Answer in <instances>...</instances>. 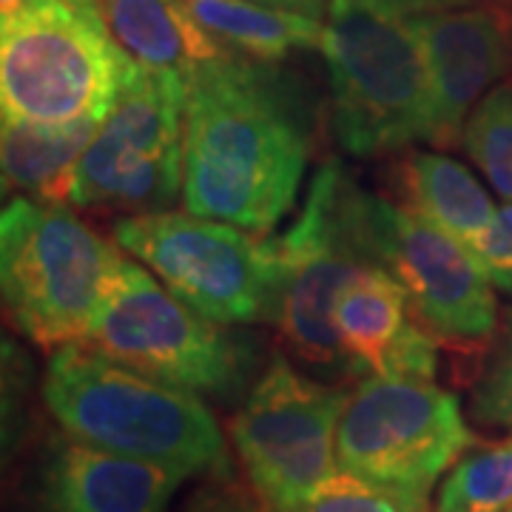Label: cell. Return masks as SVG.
<instances>
[{"instance_id": "6da1fadb", "label": "cell", "mask_w": 512, "mask_h": 512, "mask_svg": "<svg viewBox=\"0 0 512 512\" xmlns=\"http://www.w3.org/2000/svg\"><path fill=\"white\" fill-rule=\"evenodd\" d=\"M311 140L305 89L274 60L225 52L202 63L185 92V211L271 234L299 194Z\"/></svg>"}, {"instance_id": "7a4b0ae2", "label": "cell", "mask_w": 512, "mask_h": 512, "mask_svg": "<svg viewBox=\"0 0 512 512\" xmlns=\"http://www.w3.org/2000/svg\"><path fill=\"white\" fill-rule=\"evenodd\" d=\"M43 402L63 433L94 447L188 478L228 473L220 424L197 393L148 379L83 342L63 345L49 359Z\"/></svg>"}, {"instance_id": "3957f363", "label": "cell", "mask_w": 512, "mask_h": 512, "mask_svg": "<svg viewBox=\"0 0 512 512\" xmlns=\"http://www.w3.org/2000/svg\"><path fill=\"white\" fill-rule=\"evenodd\" d=\"M322 55L330 120L356 157L433 143V83L413 18L387 0H330Z\"/></svg>"}, {"instance_id": "277c9868", "label": "cell", "mask_w": 512, "mask_h": 512, "mask_svg": "<svg viewBox=\"0 0 512 512\" xmlns=\"http://www.w3.org/2000/svg\"><path fill=\"white\" fill-rule=\"evenodd\" d=\"M137 72L103 0H29L0 26L3 117L37 126L100 120Z\"/></svg>"}, {"instance_id": "5b68a950", "label": "cell", "mask_w": 512, "mask_h": 512, "mask_svg": "<svg viewBox=\"0 0 512 512\" xmlns=\"http://www.w3.org/2000/svg\"><path fill=\"white\" fill-rule=\"evenodd\" d=\"M120 254L63 202L18 197L0 217V285L12 325L43 348L83 342Z\"/></svg>"}, {"instance_id": "8992f818", "label": "cell", "mask_w": 512, "mask_h": 512, "mask_svg": "<svg viewBox=\"0 0 512 512\" xmlns=\"http://www.w3.org/2000/svg\"><path fill=\"white\" fill-rule=\"evenodd\" d=\"M365 205L367 191L342 165L325 163L313 174L299 217L276 237L282 256L276 328L302 365L325 376H356L333 325V305L362 268L376 265Z\"/></svg>"}, {"instance_id": "52a82bcc", "label": "cell", "mask_w": 512, "mask_h": 512, "mask_svg": "<svg viewBox=\"0 0 512 512\" xmlns=\"http://www.w3.org/2000/svg\"><path fill=\"white\" fill-rule=\"evenodd\" d=\"M217 325L120 256L83 345L148 379L228 399L248 382L254 350Z\"/></svg>"}, {"instance_id": "ba28073f", "label": "cell", "mask_w": 512, "mask_h": 512, "mask_svg": "<svg viewBox=\"0 0 512 512\" xmlns=\"http://www.w3.org/2000/svg\"><path fill=\"white\" fill-rule=\"evenodd\" d=\"M114 239L202 316L220 325L274 322L282 285L276 239L177 211L126 217Z\"/></svg>"}, {"instance_id": "9c48e42d", "label": "cell", "mask_w": 512, "mask_h": 512, "mask_svg": "<svg viewBox=\"0 0 512 512\" xmlns=\"http://www.w3.org/2000/svg\"><path fill=\"white\" fill-rule=\"evenodd\" d=\"M470 447L461 404L433 379L367 376L339 421L336 464L350 476L430 498Z\"/></svg>"}, {"instance_id": "30bf717a", "label": "cell", "mask_w": 512, "mask_h": 512, "mask_svg": "<svg viewBox=\"0 0 512 512\" xmlns=\"http://www.w3.org/2000/svg\"><path fill=\"white\" fill-rule=\"evenodd\" d=\"M188 80L137 63L74 168L69 202L83 208L168 211L183 194Z\"/></svg>"}, {"instance_id": "8fae6325", "label": "cell", "mask_w": 512, "mask_h": 512, "mask_svg": "<svg viewBox=\"0 0 512 512\" xmlns=\"http://www.w3.org/2000/svg\"><path fill=\"white\" fill-rule=\"evenodd\" d=\"M350 402L345 384L302 376L274 359L231 421L245 476L279 512H296L336 464V433Z\"/></svg>"}, {"instance_id": "7c38bea8", "label": "cell", "mask_w": 512, "mask_h": 512, "mask_svg": "<svg viewBox=\"0 0 512 512\" xmlns=\"http://www.w3.org/2000/svg\"><path fill=\"white\" fill-rule=\"evenodd\" d=\"M365 214L376 265L402 282L421 328L447 345L484 342L495 330V293L467 242L373 194Z\"/></svg>"}, {"instance_id": "4fadbf2b", "label": "cell", "mask_w": 512, "mask_h": 512, "mask_svg": "<svg viewBox=\"0 0 512 512\" xmlns=\"http://www.w3.org/2000/svg\"><path fill=\"white\" fill-rule=\"evenodd\" d=\"M433 83V143L453 146L464 120L512 66L507 18L490 6H453L413 15Z\"/></svg>"}, {"instance_id": "5bb4252c", "label": "cell", "mask_w": 512, "mask_h": 512, "mask_svg": "<svg viewBox=\"0 0 512 512\" xmlns=\"http://www.w3.org/2000/svg\"><path fill=\"white\" fill-rule=\"evenodd\" d=\"M183 473L120 456L63 433L46 444L37 470L40 512H165Z\"/></svg>"}, {"instance_id": "9a60e30c", "label": "cell", "mask_w": 512, "mask_h": 512, "mask_svg": "<svg viewBox=\"0 0 512 512\" xmlns=\"http://www.w3.org/2000/svg\"><path fill=\"white\" fill-rule=\"evenodd\" d=\"M333 325L356 376H436L439 339L421 328L402 282L382 265H367L342 288Z\"/></svg>"}, {"instance_id": "2e32d148", "label": "cell", "mask_w": 512, "mask_h": 512, "mask_svg": "<svg viewBox=\"0 0 512 512\" xmlns=\"http://www.w3.org/2000/svg\"><path fill=\"white\" fill-rule=\"evenodd\" d=\"M111 32L140 66L191 77L228 49L202 29L185 0H103Z\"/></svg>"}, {"instance_id": "e0dca14e", "label": "cell", "mask_w": 512, "mask_h": 512, "mask_svg": "<svg viewBox=\"0 0 512 512\" xmlns=\"http://www.w3.org/2000/svg\"><path fill=\"white\" fill-rule=\"evenodd\" d=\"M100 120L72 126H37L18 117H3V188L26 191L35 200H69L74 168Z\"/></svg>"}, {"instance_id": "ac0fdd59", "label": "cell", "mask_w": 512, "mask_h": 512, "mask_svg": "<svg viewBox=\"0 0 512 512\" xmlns=\"http://www.w3.org/2000/svg\"><path fill=\"white\" fill-rule=\"evenodd\" d=\"M399 191L410 211L436 222L467 245L481 237L498 214L476 177L444 154H410L399 171Z\"/></svg>"}, {"instance_id": "d6986e66", "label": "cell", "mask_w": 512, "mask_h": 512, "mask_svg": "<svg viewBox=\"0 0 512 512\" xmlns=\"http://www.w3.org/2000/svg\"><path fill=\"white\" fill-rule=\"evenodd\" d=\"M188 12L220 46L256 60H282L291 52L322 49L325 23L271 9L254 0H185Z\"/></svg>"}, {"instance_id": "ffe728a7", "label": "cell", "mask_w": 512, "mask_h": 512, "mask_svg": "<svg viewBox=\"0 0 512 512\" xmlns=\"http://www.w3.org/2000/svg\"><path fill=\"white\" fill-rule=\"evenodd\" d=\"M512 441L461 456L450 467L433 512H510Z\"/></svg>"}, {"instance_id": "44dd1931", "label": "cell", "mask_w": 512, "mask_h": 512, "mask_svg": "<svg viewBox=\"0 0 512 512\" xmlns=\"http://www.w3.org/2000/svg\"><path fill=\"white\" fill-rule=\"evenodd\" d=\"M461 143L495 191L512 202V83H501L478 100Z\"/></svg>"}, {"instance_id": "7402d4cb", "label": "cell", "mask_w": 512, "mask_h": 512, "mask_svg": "<svg viewBox=\"0 0 512 512\" xmlns=\"http://www.w3.org/2000/svg\"><path fill=\"white\" fill-rule=\"evenodd\" d=\"M427 495L404 493L336 470L296 512H427Z\"/></svg>"}, {"instance_id": "603a6c76", "label": "cell", "mask_w": 512, "mask_h": 512, "mask_svg": "<svg viewBox=\"0 0 512 512\" xmlns=\"http://www.w3.org/2000/svg\"><path fill=\"white\" fill-rule=\"evenodd\" d=\"M470 416L484 427L512 424V311L470 399Z\"/></svg>"}, {"instance_id": "cb8c5ba5", "label": "cell", "mask_w": 512, "mask_h": 512, "mask_svg": "<svg viewBox=\"0 0 512 512\" xmlns=\"http://www.w3.org/2000/svg\"><path fill=\"white\" fill-rule=\"evenodd\" d=\"M493 288L512 296V202L498 208L490 228L467 245Z\"/></svg>"}, {"instance_id": "d4e9b609", "label": "cell", "mask_w": 512, "mask_h": 512, "mask_svg": "<svg viewBox=\"0 0 512 512\" xmlns=\"http://www.w3.org/2000/svg\"><path fill=\"white\" fill-rule=\"evenodd\" d=\"M185 512H279L271 507L262 495L242 490L239 484H234L231 478L214 476V481H208L200 493L188 501Z\"/></svg>"}, {"instance_id": "484cf974", "label": "cell", "mask_w": 512, "mask_h": 512, "mask_svg": "<svg viewBox=\"0 0 512 512\" xmlns=\"http://www.w3.org/2000/svg\"><path fill=\"white\" fill-rule=\"evenodd\" d=\"M271 9H282V12H296V15H308V18L322 20L328 15L330 0H254Z\"/></svg>"}, {"instance_id": "4316f807", "label": "cell", "mask_w": 512, "mask_h": 512, "mask_svg": "<svg viewBox=\"0 0 512 512\" xmlns=\"http://www.w3.org/2000/svg\"><path fill=\"white\" fill-rule=\"evenodd\" d=\"M404 15H424V12H439V9H453V6H470L473 0H387Z\"/></svg>"}, {"instance_id": "83f0119b", "label": "cell", "mask_w": 512, "mask_h": 512, "mask_svg": "<svg viewBox=\"0 0 512 512\" xmlns=\"http://www.w3.org/2000/svg\"><path fill=\"white\" fill-rule=\"evenodd\" d=\"M29 0H0V15L6 18V15H15L18 9H23Z\"/></svg>"}, {"instance_id": "f1b7e54d", "label": "cell", "mask_w": 512, "mask_h": 512, "mask_svg": "<svg viewBox=\"0 0 512 512\" xmlns=\"http://www.w3.org/2000/svg\"><path fill=\"white\" fill-rule=\"evenodd\" d=\"M510 512H512V510H510Z\"/></svg>"}]
</instances>
